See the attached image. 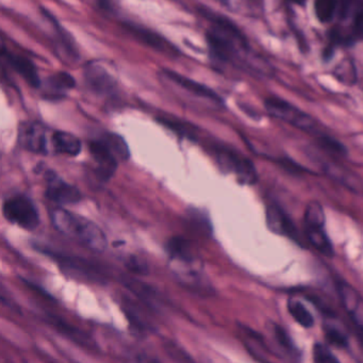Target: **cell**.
<instances>
[{"mask_svg": "<svg viewBox=\"0 0 363 363\" xmlns=\"http://www.w3.org/2000/svg\"><path fill=\"white\" fill-rule=\"evenodd\" d=\"M166 251L174 265H197V256L191 243L184 238H172L166 245Z\"/></svg>", "mask_w": 363, "mask_h": 363, "instance_id": "17", "label": "cell"}, {"mask_svg": "<svg viewBox=\"0 0 363 363\" xmlns=\"http://www.w3.org/2000/svg\"><path fill=\"white\" fill-rule=\"evenodd\" d=\"M39 251L57 260L62 271L67 272V275L73 276L76 278L91 281L93 283H104V275L101 274L96 265L89 263L88 260L55 254L53 251L43 249V247L39 249Z\"/></svg>", "mask_w": 363, "mask_h": 363, "instance_id": "8", "label": "cell"}, {"mask_svg": "<svg viewBox=\"0 0 363 363\" xmlns=\"http://www.w3.org/2000/svg\"><path fill=\"white\" fill-rule=\"evenodd\" d=\"M338 14L343 23L350 24L342 44H354L363 39V0H341Z\"/></svg>", "mask_w": 363, "mask_h": 363, "instance_id": "7", "label": "cell"}, {"mask_svg": "<svg viewBox=\"0 0 363 363\" xmlns=\"http://www.w3.org/2000/svg\"><path fill=\"white\" fill-rule=\"evenodd\" d=\"M85 76L90 88L100 94H110L116 85L114 79L108 71L104 67L97 65L96 63H90L87 65Z\"/></svg>", "mask_w": 363, "mask_h": 363, "instance_id": "16", "label": "cell"}, {"mask_svg": "<svg viewBox=\"0 0 363 363\" xmlns=\"http://www.w3.org/2000/svg\"><path fill=\"white\" fill-rule=\"evenodd\" d=\"M274 335H275L276 341L281 345V348L285 350L289 354H295V347L292 340L290 338L287 331L281 328L279 325H274Z\"/></svg>", "mask_w": 363, "mask_h": 363, "instance_id": "30", "label": "cell"}, {"mask_svg": "<svg viewBox=\"0 0 363 363\" xmlns=\"http://www.w3.org/2000/svg\"><path fill=\"white\" fill-rule=\"evenodd\" d=\"M340 0H315V10L317 17L322 23H328L338 13Z\"/></svg>", "mask_w": 363, "mask_h": 363, "instance_id": "24", "label": "cell"}, {"mask_svg": "<svg viewBox=\"0 0 363 363\" xmlns=\"http://www.w3.org/2000/svg\"><path fill=\"white\" fill-rule=\"evenodd\" d=\"M3 57L7 60L8 64L17 71L19 76L23 77L24 80L33 88H39L41 79L37 74L35 64L27 57L23 55H15L3 48Z\"/></svg>", "mask_w": 363, "mask_h": 363, "instance_id": "15", "label": "cell"}, {"mask_svg": "<svg viewBox=\"0 0 363 363\" xmlns=\"http://www.w3.org/2000/svg\"><path fill=\"white\" fill-rule=\"evenodd\" d=\"M90 152L96 163L95 172L97 177L101 182H108L118 170L120 162L118 157L103 139L90 143Z\"/></svg>", "mask_w": 363, "mask_h": 363, "instance_id": "10", "label": "cell"}, {"mask_svg": "<svg viewBox=\"0 0 363 363\" xmlns=\"http://www.w3.org/2000/svg\"><path fill=\"white\" fill-rule=\"evenodd\" d=\"M19 143L21 148L35 154H47L46 129L41 123H25L19 127Z\"/></svg>", "mask_w": 363, "mask_h": 363, "instance_id": "11", "label": "cell"}, {"mask_svg": "<svg viewBox=\"0 0 363 363\" xmlns=\"http://www.w3.org/2000/svg\"><path fill=\"white\" fill-rule=\"evenodd\" d=\"M267 227L274 233L285 236V237L301 243L299 231L295 227L292 220L290 219L287 214L279 206L272 205L267 210Z\"/></svg>", "mask_w": 363, "mask_h": 363, "instance_id": "13", "label": "cell"}, {"mask_svg": "<svg viewBox=\"0 0 363 363\" xmlns=\"http://www.w3.org/2000/svg\"><path fill=\"white\" fill-rule=\"evenodd\" d=\"M124 285L127 289L130 290V292L136 294L141 301H144L148 306L156 309L161 306V299L159 297L156 290L152 289L150 285L143 283V281H136L130 277H125Z\"/></svg>", "mask_w": 363, "mask_h": 363, "instance_id": "20", "label": "cell"}, {"mask_svg": "<svg viewBox=\"0 0 363 363\" xmlns=\"http://www.w3.org/2000/svg\"><path fill=\"white\" fill-rule=\"evenodd\" d=\"M159 122L163 124L164 126L170 128L172 132L179 134L182 136H186L188 139H195V130L188 124L180 122V121L172 120V118H160Z\"/></svg>", "mask_w": 363, "mask_h": 363, "instance_id": "29", "label": "cell"}, {"mask_svg": "<svg viewBox=\"0 0 363 363\" xmlns=\"http://www.w3.org/2000/svg\"><path fill=\"white\" fill-rule=\"evenodd\" d=\"M313 358L315 362H339L338 358L330 352L326 345L319 343L313 347Z\"/></svg>", "mask_w": 363, "mask_h": 363, "instance_id": "31", "label": "cell"}, {"mask_svg": "<svg viewBox=\"0 0 363 363\" xmlns=\"http://www.w3.org/2000/svg\"><path fill=\"white\" fill-rule=\"evenodd\" d=\"M163 73L170 81L179 85L180 88L188 91V93L195 95V96L210 99V100L216 101L219 104L223 103V99L219 96V94H216L213 90L208 88L206 85L196 82V81L192 80V79L186 78V77L178 74L176 71H170V69H164Z\"/></svg>", "mask_w": 363, "mask_h": 363, "instance_id": "18", "label": "cell"}, {"mask_svg": "<svg viewBox=\"0 0 363 363\" xmlns=\"http://www.w3.org/2000/svg\"><path fill=\"white\" fill-rule=\"evenodd\" d=\"M214 152L222 170L227 172H233L240 184H254L257 182L258 172L249 159L225 146H218Z\"/></svg>", "mask_w": 363, "mask_h": 363, "instance_id": "5", "label": "cell"}, {"mask_svg": "<svg viewBox=\"0 0 363 363\" xmlns=\"http://www.w3.org/2000/svg\"><path fill=\"white\" fill-rule=\"evenodd\" d=\"M47 322L55 327V330L59 331L61 335L67 337L69 340L80 345V346L88 347V348H95V342L93 339L89 336L88 333L80 330L77 327L71 326L69 323L64 322L60 317L55 315H49L47 317Z\"/></svg>", "mask_w": 363, "mask_h": 363, "instance_id": "19", "label": "cell"}, {"mask_svg": "<svg viewBox=\"0 0 363 363\" xmlns=\"http://www.w3.org/2000/svg\"><path fill=\"white\" fill-rule=\"evenodd\" d=\"M51 141H53V148L57 152L71 157H76L80 154L82 145H81L80 140L74 134L64 132H55L51 136Z\"/></svg>", "mask_w": 363, "mask_h": 363, "instance_id": "21", "label": "cell"}, {"mask_svg": "<svg viewBox=\"0 0 363 363\" xmlns=\"http://www.w3.org/2000/svg\"><path fill=\"white\" fill-rule=\"evenodd\" d=\"M287 310L301 326L305 327V328H311L315 325V319H313L310 311L297 299H289Z\"/></svg>", "mask_w": 363, "mask_h": 363, "instance_id": "23", "label": "cell"}, {"mask_svg": "<svg viewBox=\"0 0 363 363\" xmlns=\"http://www.w3.org/2000/svg\"><path fill=\"white\" fill-rule=\"evenodd\" d=\"M265 106L267 112L274 118H279L303 132H315L317 124L310 115L303 112L297 107L293 106L292 104H290L287 101L278 98V97H269L265 99Z\"/></svg>", "mask_w": 363, "mask_h": 363, "instance_id": "6", "label": "cell"}, {"mask_svg": "<svg viewBox=\"0 0 363 363\" xmlns=\"http://www.w3.org/2000/svg\"><path fill=\"white\" fill-rule=\"evenodd\" d=\"M49 88L53 89L55 91H67L71 90L75 88L76 81L73 78L71 75L65 71H59L57 74L48 78Z\"/></svg>", "mask_w": 363, "mask_h": 363, "instance_id": "28", "label": "cell"}, {"mask_svg": "<svg viewBox=\"0 0 363 363\" xmlns=\"http://www.w3.org/2000/svg\"><path fill=\"white\" fill-rule=\"evenodd\" d=\"M45 176L47 182L45 195L51 202L60 205H75L80 202L82 195L78 188L64 182L53 170H47Z\"/></svg>", "mask_w": 363, "mask_h": 363, "instance_id": "9", "label": "cell"}, {"mask_svg": "<svg viewBox=\"0 0 363 363\" xmlns=\"http://www.w3.org/2000/svg\"><path fill=\"white\" fill-rule=\"evenodd\" d=\"M220 3H223V5H228L229 3L230 0H219Z\"/></svg>", "mask_w": 363, "mask_h": 363, "instance_id": "35", "label": "cell"}, {"mask_svg": "<svg viewBox=\"0 0 363 363\" xmlns=\"http://www.w3.org/2000/svg\"><path fill=\"white\" fill-rule=\"evenodd\" d=\"M123 27L130 35H134L139 42L159 53H177V51L170 43H168L166 39L157 35L154 31L150 30L148 28L132 23L123 24Z\"/></svg>", "mask_w": 363, "mask_h": 363, "instance_id": "14", "label": "cell"}, {"mask_svg": "<svg viewBox=\"0 0 363 363\" xmlns=\"http://www.w3.org/2000/svg\"><path fill=\"white\" fill-rule=\"evenodd\" d=\"M126 267L138 275H148V267L143 260L139 259L136 256L129 257L126 261Z\"/></svg>", "mask_w": 363, "mask_h": 363, "instance_id": "32", "label": "cell"}, {"mask_svg": "<svg viewBox=\"0 0 363 363\" xmlns=\"http://www.w3.org/2000/svg\"><path fill=\"white\" fill-rule=\"evenodd\" d=\"M339 297L343 303L351 321L354 323L356 330H363V299L356 290L344 283H337Z\"/></svg>", "mask_w": 363, "mask_h": 363, "instance_id": "12", "label": "cell"}, {"mask_svg": "<svg viewBox=\"0 0 363 363\" xmlns=\"http://www.w3.org/2000/svg\"><path fill=\"white\" fill-rule=\"evenodd\" d=\"M3 212L7 221L24 229L31 231L39 227V211L35 202L24 194L7 198L3 202Z\"/></svg>", "mask_w": 363, "mask_h": 363, "instance_id": "4", "label": "cell"}, {"mask_svg": "<svg viewBox=\"0 0 363 363\" xmlns=\"http://www.w3.org/2000/svg\"><path fill=\"white\" fill-rule=\"evenodd\" d=\"M202 17L211 21L207 31V42L214 60L219 62H241L242 55H249L251 48L239 28L227 17L209 9H200Z\"/></svg>", "mask_w": 363, "mask_h": 363, "instance_id": "1", "label": "cell"}, {"mask_svg": "<svg viewBox=\"0 0 363 363\" xmlns=\"http://www.w3.org/2000/svg\"><path fill=\"white\" fill-rule=\"evenodd\" d=\"M243 333V342L246 348L251 353V356L255 357L257 360L265 361L267 358V347L263 337L259 333L254 331L253 329L246 328L242 326Z\"/></svg>", "mask_w": 363, "mask_h": 363, "instance_id": "22", "label": "cell"}, {"mask_svg": "<svg viewBox=\"0 0 363 363\" xmlns=\"http://www.w3.org/2000/svg\"><path fill=\"white\" fill-rule=\"evenodd\" d=\"M290 3H295V5L303 6L306 3V0H287Z\"/></svg>", "mask_w": 363, "mask_h": 363, "instance_id": "34", "label": "cell"}, {"mask_svg": "<svg viewBox=\"0 0 363 363\" xmlns=\"http://www.w3.org/2000/svg\"><path fill=\"white\" fill-rule=\"evenodd\" d=\"M53 227L67 237L82 244L91 251L103 253L107 249L108 241L104 231L79 214L64 209H55L51 212Z\"/></svg>", "mask_w": 363, "mask_h": 363, "instance_id": "2", "label": "cell"}, {"mask_svg": "<svg viewBox=\"0 0 363 363\" xmlns=\"http://www.w3.org/2000/svg\"><path fill=\"white\" fill-rule=\"evenodd\" d=\"M166 352L168 353V355H170V356H172V358L175 359V360H190V358H188V357L186 356V353L182 352V351H180L179 348H178V347H176V345H172V343H168V344L166 345Z\"/></svg>", "mask_w": 363, "mask_h": 363, "instance_id": "33", "label": "cell"}, {"mask_svg": "<svg viewBox=\"0 0 363 363\" xmlns=\"http://www.w3.org/2000/svg\"><path fill=\"white\" fill-rule=\"evenodd\" d=\"M101 139L106 142L112 152L116 154L120 161H126L128 160L130 154H129L128 145L125 142L124 139L118 134H106Z\"/></svg>", "mask_w": 363, "mask_h": 363, "instance_id": "25", "label": "cell"}, {"mask_svg": "<svg viewBox=\"0 0 363 363\" xmlns=\"http://www.w3.org/2000/svg\"><path fill=\"white\" fill-rule=\"evenodd\" d=\"M317 144H319V148L326 150L329 154H335V156L345 157L347 154V150L344 145L333 136H327V134H319L317 136Z\"/></svg>", "mask_w": 363, "mask_h": 363, "instance_id": "27", "label": "cell"}, {"mask_svg": "<svg viewBox=\"0 0 363 363\" xmlns=\"http://www.w3.org/2000/svg\"><path fill=\"white\" fill-rule=\"evenodd\" d=\"M303 231L311 245L319 253L333 257L335 249L325 229V213L322 205L311 202L303 215Z\"/></svg>", "mask_w": 363, "mask_h": 363, "instance_id": "3", "label": "cell"}, {"mask_svg": "<svg viewBox=\"0 0 363 363\" xmlns=\"http://www.w3.org/2000/svg\"><path fill=\"white\" fill-rule=\"evenodd\" d=\"M324 331L329 344L335 345L339 348H346L348 346V338L340 327L327 323Z\"/></svg>", "mask_w": 363, "mask_h": 363, "instance_id": "26", "label": "cell"}]
</instances>
